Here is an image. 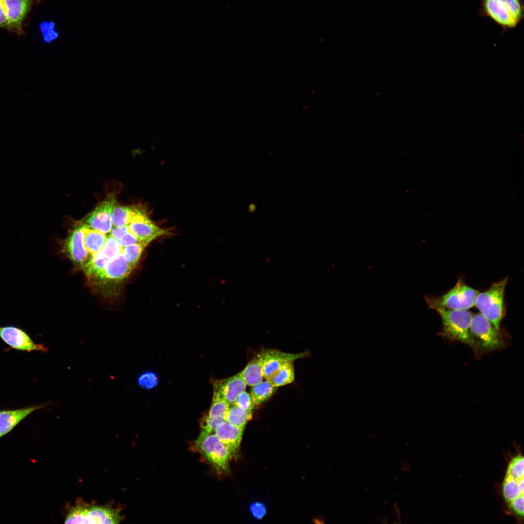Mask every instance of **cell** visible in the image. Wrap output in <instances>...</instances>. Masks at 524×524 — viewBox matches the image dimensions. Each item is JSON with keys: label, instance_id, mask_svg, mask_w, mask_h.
Returning a JSON list of instances; mask_svg holds the SVG:
<instances>
[{"label": "cell", "instance_id": "obj_1", "mask_svg": "<svg viewBox=\"0 0 524 524\" xmlns=\"http://www.w3.org/2000/svg\"><path fill=\"white\" fill-rule=\"evenodd\" d=\"M442 324L440 334L452 341L460 342L472 348L471 325L473 314L467 310L434 309Z\"/></svg>", "mask_w": 524, "mask_h": 524}, {"label": "cell", "instance_id": "obj_2", "mask_svg": "<svg viewBox=\"0 0 524 524\" xmlns=\"http://www.w3.org/2000/svg\"><path fill=\"white\" fill-rule=\"evenodd\" d=\"M508 280L506 277L485 291L479 292L475 300V306L480 314L498 330L505 313L504 295Z\"/></svg>", "mask_w": 524, "mask_h": 524}, {"label": "cell", "instance_id": "obj_3", "mask_svg": "<svg viewBox=\"0 0 524 524\" xmlns=\"http://www.w3.org/2000/svg\"><path fill=\"white\" fill-rule=\"evenodd\" d=\"M471 332L472 349L477 354L500 349L504 346L500 330L496 329L480 313L473 315Z\"/></svg>", "mask_w": 524, "mask_h": 524}, {"label": "cell", "instance_id": "obj_4", "mask_svg": "<svg viewBox=\"0 0 524 524\" xmlns=\"http://www.w3.org/2000/svg\"><path fill=\"white\" fill-rule=\"evenodd\" d=\"M122 520L120 512L109 506L91 505L82 502L71 508L65 524H118Z\"/></svg>", "mask_w": 524, "mask_h": 524}, {"label": "cell", "instance_id": "obj_5", "mask_svg": "<svg viewBox=\"0 0 524 524\" xmlns=\"http://www.w3.org/2000/svg\"><path fill=\"white\" fill-rule=\"evenodd\" d=\"M479 292L459 280L450 291L439 297L426 295L424 299L432 309L441 308L447 310H468L475 306Z\"/></svg>", "mask_w": 524, "mask_h": 524}, {"label": "cell", "instance_id": "obj_6", "mask_svg": "<svg viewBox=\"0 0 524 524\" xmlns=\"http://www.w3.org/2000/svg\"><path fill=\"white\" fill-rule=\"evenodd\" d=\"M193 447L217 472L222 474L229 471V453L215 433L202 431L194 442Z\"/></svg>", "mask_w": 524, "mask_h": 524}, {"label": "cell", "instance_id": "obj_7", "mask_svg": "<svg viewBox=\"0 0 524 524\" xmlns=\"http://www.w3.org/2000/svg\"><path fill=\"white\" fill-rule=\"evenodd\" d=\"M483 4L487 15L505 27H515L523 16L520 0H483Z\"/></svg>", "mask_w": 524, "mask_h": 524}, {"label": "cell", "instance_id": "obj_8", "mask_svg": "<svg viewBox=\"0 0 524 524\" xmlns=\"http://www.w3.org/2000/svg\"><path fill=\"white\" fill-rule=\"evenodd\" d=\"M128 227L139 242L146 246L157 238L169 233L155 224L144 210L132 218Z\"/></svg>", "mask_w": 524, "mask_h": 524}, {"label": "cell", "instance_id": "obj_9", "mask_svg": "<svg viewBox=\"0 0 524 524\" xmlns=\"http://www.w3.org/2000/svg\"><path fill=\"white\" fill-rule=\"evenodd\" d=\"M116 205L115 198L109 196L99 203L82 222L89 228L105 234L110 233L112 228L111 215Z\"/></svg>", "mask_w": 524, "mask_h": 524}, {"label": "cell", "instance_id": "obj_10", "mask_svg": "<svg viewBox=\"0 0 524 524\" xmlns=\"http://www.w3.org/2000/svg\"><path fill=\"white\" fill-rule=\"evenodd\" d=\"M86 225L82 222L70 233L65 243L64 249L73 263L82 268L90 255L87 252L83 243Z\"/></svg>", "mask_w": 524, "mask_h": 524}, {"label": "cell", "instance_id": "obj_11", "mask_svg": "<svg viewBox=\"0 0 524 524\" xmlns=\"http://www.w3.org/2000/svg\"><path fill=\"white\" fill-rule=\"evenodd\" d=\"M0 337L12 348L18 350L46 352L48 348L43 344H37L22 329L13 326H6L0 328Z\"/></svg>", "mask_w": 524, "mask_h": 524}, {"label": "cell", "instance_id": "obj_12", "mask_svg": "<svg viewBox=\"0 0 524 524\" xmlns=\"http://www.w3.org/2000/svg\"><path fill=\"white\" fill-rule=\"evenodd\" d=\"M10 31L23 33L22 24L34 4V0H3Z\"/></svg>", "mask_w": 524, "mask_h": 524}, {"label": "cell", "instance_id": "obj_13", "mask_svg": "<svg viewBox=\"0 0 524 524\" xmlns=\"http://www.w3.org/2000/svg\"><path fill=\"white\" fill-rule=\"evenodd\" d=\"M244 428L236 426L224 420L216 426L214 432L227 449L230 458L236 457Z\"/></svg>", "mask_w": 524, "mask_h": 524}, {"label": "cell", "instance_id": "obj_14", "mask_svg": "<svg viewBox=\"0 0 524 524\" xmlns=\"http://www.w3.org/2000/svg\"><path fill=\"white\" fill-rule=\"evenodd\" d=\"M246 384L240 373L227 379L214 383L213 393L225 399L229 404L234 405L238 396L245 391Z\"/></svg>", "mask_w": 524, "mask_h": 524}, {"label": "cell", "instance_id": "obj_15", "mask_svg": "<svg viewBox=\"0 0 524 524\" xmlns=\"http://www.w3.org/2000/svg\"><path fill=\"white\" fill-rule=\"evenodd\" d=\"M306 352L300 353H289L277 349H268L263 351V375L266 379L276 370L288 362L294 361L306 357Z\"/></svg>", "mask_w": 524, "mask_h": 524}, {"label": "cell", "instance_id": "obj_16", "mask_svg": "<svg viewBox=\"0 0 524 524\" xmlns=\"http://www.w3.org/2000/svg\"><path fill=\"white\" fill-rule=\"evenodd\" d=\"M229 404L219 395L213 393L211 405L208 413L200 422L202 431L213 432L217 425L224 420Z\"/></svg>", "mask_w": 524, "mask_h": 524}, {"label": "cell", "instance_id": "obj_17", "mask_svg": "<svg viewBox=\"0 0 524 524\" xmlns=\"http://www.w3.org/2000/svg\"><path fill=\"white\" fill-rule=\"evenodd\" d=\"M49 403L22 409L0 411V438L11 431L17 424L33 411Z\"/></svg>", "mask_w": 524, "mask_h": 524}, {"label": "cell", "instance_id": "obj_18", "mask_svg": "<svg viewBox=\"0 0 524 524\" xmlns=\"http://www.w3.org/2000/svg\"><path fill=\"white\" fill-rule=\"evenodd\" d=\"M133 268L125 259L122 253L109 260L104 270L106 279L119 282L125 279L132 272Z\"/></svg>", "mask_w": 524, "mask_h": 524}, {"label": "cell", "instance_id": "obj_19", "mask_svg": "<svg viewBox=\"0 0 524 524\" xmlns=\"http://www.w3.org/2000/svg\"><path fill=\"white\" fill-rule=\"evenodd\" d=\"M263 351L256 355L245 368L240 372L246 385L253 386L263 381Z\"/></svg>", "mask_w": 524, "mask_h": 524}, {"label": "cell", "instance_id": "obj_20", "mask_svg": "<svg viewBox=\"0 0 524 524\" xmlns=\"http://www.w3.org/2000/svg\"><path fill=\"white\" fill-rule=\"evenodd\" d=\"M101 250L90 256L82 267L86 276L90 280L100 282L104 280V270L109 261Z\"/></svg>", "mask_w": 524, "mask_h": 524}, {"label": "cell", "instance_id": "obj_21", "mask_svg": "<svg viewBox=\"0 0 524 524\" xmlns=\"http://www.w3.org/2000/svg\"><path fill=\"white\" fill-rule=\"evenodd\" d=\"M524 477L517 479L505 474L501 492L507 506L518 498L524 496Z\"/></svg>", "mask_w": 524, "mask_h": 524}, {"label": "cell", "instance_id": "obj_22", "mask_svg": "<svg viewBox=\"0 0 524 524\" xmlns=\"http://www.w3.org/2000/svg\"><path fill=\"white\" fill-rule=\"evenodd\" d=\"M143 210L135 206H118L114 207L111 215L112 226L128 225L132 218Z\"/></svg>", "mask_w": 524, "mask_h": 524}, {"label": "cell", "instance_id": "obj_23", "mask_svg": "<svg viewBox=\"0 0 524 524\" xmlns=\"http://www.w3.org/2000/svg\"><path fill=\"white\" fill-rule=\"evenodd\" d=\"M106 234L86 226L84 231L83 243L87 252L90 256L98 253L102 249L106 241Z\"/></svg>", "mask_w": 524, "mask_h": 524}, {"label": "cell", "instance_id": "obj_24", "mask_svg": "<svg viewBox=\"0 0 524 524\" xmlns=\"http://www.w3.org/2000/svg\"><path fill=\"white\" fill-rule=\"evenodd\" d=\"M295 379L293 362L286 363L266 379L272 386L278 387L292 383Z\"/></svg>", "mask_w": 524, "mask_h": 524}, {"label": "cell", "instance_id": "obj_25", "mask_svg": "<svg viewBox=\"0 0 524 524\" xmlns=\"http://www.w3.org/2000/svg\"><path fill=\"white\" fill-rule=\"evenodd\" d=\"M252 411L242 409L235 405L229 407L224 420L240 428H244L246 423L252 419Z\"/></svg>", "mask_w": 524, "mask_h": 524}, {"label": "cell", "instance_id": "obj_26", "mask_svg": "<svg viewBox=\"0 0 524 524\" xmlns=\"http://www.w3.org/2000/svg\"><path fill=\"white\" fill-rule=\"evenodd\" d=\"M252 387L251 394L256 405H259L268 400L277 389V387L272 386L267 380L262 381Z\"/></svg>", "mask_w": 524, "mask_h": 524}, {"label": "cell", "instance_id": "obj_27", "mask_svg": "<svg viewBox=\"0 0 524 524\" xmlns=\"http://www.w3.org/2000/svg\"><path fill=\"white\" fill-rule=\"evenodd\" d=\"M146 246L138 243L122 248V254L130 265L134 269L137 264Z\"/></svg>", "mask_w": 524, "mask_h": 524}, {"label": "cell", "instance_id": "obj_28", "mask_svg": "<svg viewBox=\"0 0 524 524\" xmlns=\"http://www.w3.org/2000/svg\"><path fill=\"white\" fill-rule=\"evenodd\" d=\"M524 457L522 454L518 453L508 462L505 474L515 479H521L524 477Z\"/></svg>", "mask_w": 524, "mask_h": 524}, {"label": "cell", "instance_id": "obj_29", "mask_svg": "<svg viewBox=\"0 0 524 524\" xmlns=\"http://www.w3.org/2000/svg\"><path fill=\"white\" fill-rule=\"evenodd\" d=\"M122 248L119 242L109 234L106 236V241L101 251L105 257L110 260L121 254Z\"/></svg>", "mask_w": 524, "mask_h": 524}, {"label": "cell", "instance_id": "obj_30", "mask_svg": "<svg viewBox=\"0 0 524 524\" xmlns=\"http://www.w3.org/2000/svg\"><path fill=\"white\" fill-rule=\"evenodd\" d=\"M137 383L141 388L150 389L156 386L158 379L155 373L148 371L143 372L139 375Z\"/></svg>", "mask_w": 524, "mask_h": 524}, {"label": "cell", "instance_id": "obj_31", "mask_svg": "<svg viewBox=\"0 0 524 524\" xmlns=\"http://www.w3.org/2000/svg\"><path fill=\"white\" fill-rule=\"evenodd\" d=\"M40 29L43 39L46 42L50 43L59 36V33L55 29V23L53 22H43L41 24Z\"/></svg>", "mask_w": 524, "mask_h": 524}, {"label": "cell", "instance_id": "obj_32", "mask_svg": "<svg viewBox=\"0 0 524 524\" xmlns=\"http://www.w3.org/2000/svg\"><path fill=\"white\" fill-rule=\"evenodd\" d=\"M234 405L246 410L252 411L256 404L251 394L244 391L238 396Z\"/></svg>", "mask_w": 524, "mask_h": 524}, {"label": "cell", "instance_id": "obj_33", "mask_svg": "<svg viewBox=\"0 0 524 524\" xmlns=\"http://www.w3.org/2000/svg\"><path fill=\"white\" fill-rule=\"evenodd\" d=\"M250 511L252 516L258 520L262 519L267 512L265 505L260 502H255L251 504Z\"/></svg>", "mask_w": 524, "mask_h": 524}, {"label": "cell", "instance_id": "obj_34", "mask_svg": "<svg viewBox=\"0 0 524 524\" xmlns=\"http://www.w3.org/2000/svg\"><path fill=\"white\" fill-rule=\"evenodd\" d=\"M122 248L139 243L136 237L129 230L119 241Z\"/></svg>", "mask_w": 524, "mask_h": 524}, {"label": "cell", "instance_id": "obj_35", "mask_svg": "<svg viewBox=\"0 0 524 524\" xmlns=\"http://www.w3.org/2000/svg\"><path fill=\"white\" fill-rule=\"evenodd\" d=\"M129 231L128 225L112 228L110 235L118 242L121 238Z\"/></svg>", "mask_w": 524, "mask_h": 524}, {"label": "cell", "instance_id": "obj_36", "mask_svg": "<svg viewBox=\"0 0 524 524\" xmlns=\"http://www.w3.org/2000/svg\"><path fill=\"white\" fill-rule=\"evenodd\" d=\"M0 28H5L10 31L3 0H0Z\"/></svg>", "mask_w": 524, "mask_h": 524}, {"label": "cell", "instance_id": "obj_37", "mask_svg": "<svg viewBox=\"0 0 524 524\" xmlns=\"http://www.w3.org/2000/svg\"></svg>", "mask_w": 524, "mask_h": 524}]
</instances>
